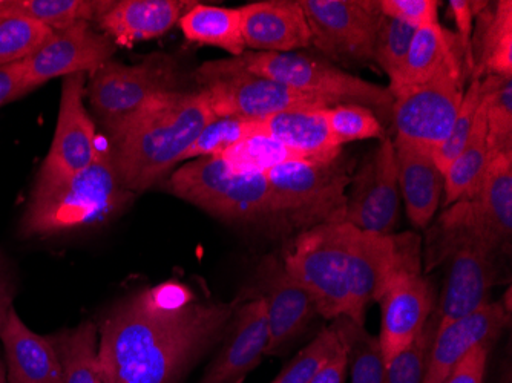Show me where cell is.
Instances as JSON below:
<instances>
[{"label":"cell","instance_id":"41","mask_svg":"<svg viewBox=\"0 0 512 383\" xmlns=\"http://www.w3.org/2000/svg\"><path fill=\"white\" fill-rule=\"evenodd\" d=\"M381 13L401 20L414 28H424L439 23L437 0H379Z\"/></svg>","mask_w":512,"mask_h":383},{"label":"cell","instance_id":"42","mask_svg":"<svg viewBox=\"0 0 512 383\" xmlns=\"http://www.w3.org/2000/svg\"><path fill=\"white\" fill-rule=\"evenodd\" d=\"M486 5L488 2H473V0H451L450 2V13L456 23L457 37H459L465 56H467L470 77L471 71H473V53H471L473 20Z\"/></svg>","mask_w":512,"mask_h":383},{"label":"cell","instance_id":"1","mask_svg":"<svg viewBox=\"0 0 512 383\" xmlns=\"http://www.w3.org/2000/svg\"><path fill=\"white\" fill-rule=\"evenodd\" d=\"M238 302L175 281L126 296L97 325L102 383L180 382L226 336Z\"/></svg>","mask_w":512,"mask_h":383},{"label":"cell","instance_id":"34","mask_svg":"<svg viewBox=\"0 0 512 383\" xmlns=\"http://www.w3.org/2000/svg\"><path fill=\"white\" fill-rule=\"evenodd\" d=\"M54 31L20 16H0V66L23 62L50 42Z\"/></svg>","mask_w":512,"mask_h":383},{"label":"cell","instance_id":"29","mask_svg":"<svg viewBox=\"0 0 512 383\" xmlns=\"http://www.w3.org/2000/svg\"><path fill=\"white\" fill-rule=\"evenodd\" d=\"M50 339L59 354L62 383H102L97 324L82 322Z\"/></svg>","mask_w":512,"mask_h":383},{"label":"cell","instance_id":"39","mask_svg":"<svg viewBox=\"0 0 512 383\" xmlns=\"http://www.w3.org/2000/svg\"><path fill=\"white\" fill-rule=\"evenodd\" d=\"M342 348L341 338L333 325L299 351L270 383H309L312 377Z\"/></svg>","mask_w":512,"mask_h":383},{"label":"cell","instance_id":"45","mask_svg":"<svg viewBox=\"0 0 512 383\" xmlns=\"http://www.w3.org/2000/svg\"><path fill=\"white\" fill-rule=\"evenodd\" d=\"M348 374V357L344 345L341 350L330 359L309 383H345Z\"/></svg>","mask_w":512,"mask_h":383},{"label":"cell","instance_id":"35","mask_svg":"<svg viewBox=\"0 0 512 383\" xmlns=\"http://www.w3.org/2000/svg\"><path fill=\"white\" fill-rule=\"evenodd\" d=\"M417 28L382 14L376 31L373 60L390 77V86L398 83Z\"/></svg>","mask_w":512,"mask_h":383},{"label":"cell","instance_id":"17","mask_svg":"<svg viewBox=\"0 0 512 383\" xmlns=\"http://www.w3.org/2000/svg\"><path fill=\"white\" fill-rule=\"evenodd\" d=\"M270 344L266 304L258 296L238 302L223 347L200 383H241L267 356Z\"/></svg>","mask_w":512,"mask_h":383},{"label":"cell","instance_id":"26","mask_svg":"<svg viewBox=\"0 0 512 383\" xmlns=\"http://www.w3.org/2000/svg\"><path fill=\"white\" fill-rule=\"evenodd\" d=\"M473 71L470 82L485 77H512V2H488L477 14L471 42ZM468 82V83H470Z\"/></svg>","mask_w":512,"mask_h":383},{"label":"cell","instance_id":"36","mask_svg":"<svg viewBox=\"0 0 512 383\" xmlns=\"http://www.w3.org/2000/svg\"><path fill=\"white\" fill-rule=\"evenodd\" d=\"M260 131H263L261 122L238 117H214L184 154L183 161L189 158L218 157L244 138Z\"/></svg>","mask_w":512,"mask_h":383},{"label":"cell","instance_id":"18","mask_svg":"<svg viewBox=\"0 0 512 383\" xmlns=\"http://www.w3.org/2000/svg\"><path fill=\"white\" fill-rule=\"evenodd\" d=\"M476 235L496 252L509 253L512 238V155L494 158L476 195L453 204Z\"/></svg>","mask_w":512,"mask_h":383},{"label":"cell","instance_id":"13","mask_svg":"<svg viewBox=\"0 0 512 383\" xmlns=\"http://www.w3.org/2000/svg\"><path fill=\"white\" fill-rule=\"evenodd\" d=\"M344 221L362 232L393 235L399 218V183L393 141L385 138L350 181Z\"/></svg>","mask_w":512,"mask_h":383},{"label":"cell","instance_id":"8","mask_svg":"<svg viewBox=\"0 0 512 383\" xmlns=\"http://www.w3.org/2000/svg\"><path fill=\"white\" fill-rule=\"evenodd\" d=\"M243 65L256 76L275 80L304 94L316 95L330 105L355 103L367 106L384 120H391L393 95L390 89L359 79L332 63L302 53H244Z\"/></svg>","mask_w":512,"mask_h":383},{"label":"cell","instance_id":"2","mask_svg":"<svg viewBox=\"0 0 512 383\" xmlns=\"http://www.w3.org/2000/svg\"><path fill=\"white\" fill-rule=\"evenodd\" d=\"M287 273L315 301L322 318L365 324L394 273L422 264L421 238L414 233L376 235L347 223L302 230L283 253Z\"/></svg>","mask_w":512,"mask_h":383},{"label":"cell","instance_id":"23","mask_svg":"<svg viewBox=\"0 0 512 383\" xmlns=\"http://www.w3.org/2000/svg\"><path fill=\"white\" fill-rule=\"evenodd\" d=\"M8 383H62V365L50 338L34 333L11 310L0 328Z\"/></svg>","mask_w":512,"mask_h":383},{"label":"cell","instance_id":"24","mask_svg":"<svg viewBox=\"0 0 512 383\" xmlns=\"http://www.w3.org/2000/svg\"><path fill=\"white\" fill-rule=\"evenodd\" d=\"M399 192L411 224L425 229L433 220L444 194L445 175L431 152L394 138Z\"/></svg>","mask_w":512,"mask_h":383},{"label":"cell","instance_id":"15","mask_svg":"<svg viewBox=\"0 0 512 383\" xmlns=\"http://www.w3.org/2000/svg\"><path fill=\"white\" fill-rule=\"evenodd\" d=\"M422 264L394 273L379 298L381 345L385 365L421 333L433 315L434 296L430 281L422 275Z\"/></svg>","mask_w":512,"mask_h":383},{"label":"cell","instance_id":"21","mask_svg":"<svg viewBox=\"0 0 512 383\" xmlns=\"http://www.w3.org/2000/svg\"><path fill=\"white\" fill-rule=\"evenodd\" d=\"M195 4L188 0H106L94 23L115 46H132L165 36Z\"/></svg>","mask_w":512,"mask_h":383},{"label":"cell","instance_id":"10","mask_svg":"<svg viewBox=\"0 0 512 383\" xmlns=\"http://www.w3.org/2000/svg\"><path fill=\"white\" fill-rule=\"evenodd\" d=\"M467 82L454 77H437L430 82L405 86L391 92V120L396 140L433 152L453 128Z\"/></svg>","mask_w":512,"mask_h":383},{"label":"cell","instance_id":"47","mask_svg":"<svg viewBox=\"0 0 512 383\" xmlns=\"http://www.w3.org/2000/svg\"><path fill=\"white\" fill-rule=\"evenodd\" d=\"M0 383H8L7 365L2 356H0Z\"/></svg>","mask_w":512,"mask_h":383},{"label":"cell","instance_id":"28","mask_svg":"<svg viewBox=\"0 0 512 383\" xmlns=\"http://www.w3.org/2000/svg\"><path fill=\"white\" fill-rule=\"evenodd\" d=\"M178 25L189 42L215 46L232 57L246 53L240 8L195 4L181 17Z\"/></svg>","mask_w":512,"mask_h":383},{"label":"cell","instance_id":"14","mask_svg":"<svg viewBox=\"0 0 512 383\" xmlns=\"http://www.w3.org/2000/svg\"><path fill=\"white\" fill-rule=\"evenodd\" d=\"M250 292L249 298L258 296L266 304L270 331L267 356L283 354L318 315L310 293L287 273L283 259L276 256L261 259Z\"/></svg>","mask_w":512,"mask_h":383},{"label":"cell","instance_id":"19","mask_svg":"<svg viewBox=\"0 0 512 383\" xmlns=\"http://www.w3.org/2000/svg\"><path fill=\"white\" fill-rule=\"evenodd\" d=\"M509 318L511 310L503 301L488 302L471 315L437 328L424 383H444L450 371L474 348L491 350L509 324Z\"/></svg>","mask_w":512,"mask_h":383},{"label":"cell","instance_id":"25","mask_svg":"<svg viewBox=\"0 0 512 383\" xmlns=\"http://www.w3.org/2000/svg\"><path fill=\"white\" fill-rule=\"evenodd\" d=\"M327 108L290 109L261 122L263 131L304 160L332 161L342 154L330 132Z\"/></svg>","mask_w":512,"mask_h":383},{"label":"cell","instance_id":"40","mask_svg":"<svg viewBox=\"0 0 512 383\" xmlns=\"http://www.w3.org/2000/svg\"><path fill=\"white\" fill-rule=\"evenodd\" d=\"M483 99L482 80H473L468 83L465 94H463L462 105H460L459 114L454 120L453 128L447 140L431 152V157L436 161L440 171H447L448 166L453 163L454 158L462 152L467 145L468 138L473 132L474 122H476L477 111Z\"/></svg>","mask_w":512,"mask_h":383},{"label":"cell","instance_id":"7","mask_svg":"<svg viewBox=\"0 0 512 383\" xmlns=\"http://www.w3.org/2000/svg\"><path fill=\"white\" fill-rule=\"evenodd\" d=\"M195 80L215 117H238L264 122L290 109L330 108L327 100L296 91L275 80L256 76L240 57L212 60L195 71Z\"/></svg>","mask_w":512,"mask_h":383},{"label":"cell","instance_id":"9","mask_svg":"<svg viewBox=\"0 0 512 383\" xmlns=\"http://www.w3.org/2000/svg\"><path fill=\"white\" fill-rule=\"evenodd\" d=\"M178 71L168 56H155L137 65L111 62L88 74L86 95L109 135L142 114L161 95L178 91Z\"/></svg>","mask_w":512,"mask_h":383},{"label":"cell","instance_id":"33","mask_svg":"<svg viewBox=\"0 0 512 383\" xmlns=\"http://www.w3.org/2000/svg\"><path fill=\"white\" fill-rule=\"evenodd\" d=\"M486 91V143L490 163L512 155V80L490 76L482 79Z\"/></svg>","mask_w":512,"mask_h":383},{"label":"cell","instance_id":"3","mask_svg":"<svg viewBox=\"0 0 512 383\" xmlns=\"http://www.w3.org/2000/svg\"><path fill=\"white\" fill-rule=\"evenodd\" d=\"M214 117L200 89L158 97L111 135L108 154L123 186L132 194L155 186L183 163L184 154Z\"/></svg>","mask_w":512,"mask_h":383},{"label":"cell","instance_id":"16","mask_svg":"<svg viewBox=\"0 0 512 383\" xmlns=\"http://www.w3.org/2000/svg\"><path fill=\"white\" fill-rule=\"evenodd\" d=\"M115 50V43L85 20L54 31L42 50L23 60L28 89L34 91L57 77L94 73L111 60Z\"/></svg>","mask_w":512,"mask_h":383},{"label":"cell","instance_id":"32","mask_svg":"<svg viewBox=\"0 0 512 383\" xmlns=\"http://www.w3.org/2000/svg\"><path fill=\"white\" fill-rule=\"evenodd\" d=\"M218 157L237 174H266L273 167L289 161L304 160L264 131L244 138Z\"/></svg>","mask_w":512,"mask_h":383},{"label":"cell","instance_id":"5","mask_svg":"<svg viewBox=\"0 0 512 383\" xmlns=\"http://www.w3.org/2000/svg\"><path fill=\"white\" fill-rule=\"evenodd\" d=\"M166 189L227 223H266L281 229L264 174H237L221 157L183 164L171 175Z\"/></svg>","mask_w":512,"mask_h":383},{"label":"cell","instance_id":"27","mask_svg":"<svg viewBox=\"0 0 512 383\" xmlns=\"http://www.w3.org/2000/svg\"><path fill=\"white\" fill-rule=\"evenodd\" d=\"M483 99L477 111L473 132L467 145L445 171V206H453L462 200H470L476 195L490 164L488 143H486V91L483 86Z\"/></svg>","mask_w":512,"mask_h":383},{"label":"cell","instance_id":"31","mask_svg":"<svg viewBox=\"0 0 512 383\" xmlns=\"http://www.w3.org/2000/svg\"><path fill=\"white\" fill-rule=\"evenodd\" d=\"M332 325L347 351L352 383H387V368L378 338L368 333L364 325L344 316L335 319Z\"/></svg>","mask_w":512,"mask_h":383},{"label":"cell","instance_id":"20","mask_svg":"<svg viewBox=\"0 0 512 383\" xmlns=\"http://www.w3.org/2000/svg\"><path fill=\"white\" fill-rule=\"evenodd\" d=\"M246 48L258 53H295L312 45L306 14L295 0H264L240 7Z\"/></svg>","mask_w":512,"mask_h":383},{"label":"cell","instance_id":"12","mask_svg":"<svg viewBox=\"0 0 512 383\" xmlns=\"http://www.w3.org/2000/svg\"><path fill=\"white\" fill-rule=\"evenodd\" d=\"M88 74L63 77L56 134L36 184L57 183L79 174L99 157L96 125L85 108Z\"/></svg>","mask_w":512,"mask_h":383},{"label":"cell","instance_id":"11","mask_svg":"<svg viewBox=\"0 0 512 383\" xmlns=\"http://www.w3.org/2000/svg\"><path fill=\"white\" fill-rule=\"evenodd\" d=\"M312 33V45L339 62L373 59L381 20L379 0H299Z\"/></svg>","mask_w":512,"mask_h":383},{"label":"cell","instance_id":"43","mask_svg":"<svg viewBox=\"0 0 512 383\" xmlns=\"http://www.w3.org/2000/svg\"><path fill=\"white\" fill-rule=\"evenodd\" d=\"M490 348L477 347L450 371L444 383H483Z\"/></svg>","mask_w":512,"mask_h":383},{"label":"cell","instance_id":"22","mask_svg":"<svg viewBox=\"0 0 512 383\" xmlns=\"http://www.w3.org/2000/svg\"><path fill=\"white\" fill-rule=\"evenodd\" d=\"M437 77H454L470 82V68L462 43L456 33L442 27L440 22L417 28L401 79L388 89L393 92Z\"/></svg>","mask_w":512,"mask_h":383},{"label":"cell","instance_id":"4","mask_svg":"<svg viewBox=\"0 0 512 383\" xmlns=\"http://www.w3.org/2000/svg\"><path fill=\"white\" fill-rule=\"evenodd\" d=\"M134 194L115 171L108 152H100L79 174L50 184H34L20 220L23 238H50L102 226L123 212Z\"/></svg>","mask_w":512,"mask_h":383},{"label":"cell","instance_id":"6","mask_svg":"<svg viewBox=\"0 0 512 383\" xmlns=\"http://www.w3.org/2000/svg\"><path fill=\"white\" fill-rule=\"evenodd\" d=\"M272 189L276 217L283 230H307L344 221L345 190L352 164L339 155L332 161L293 160L264 174Z\"/></svg>","mask_w":512,"mask_h":383},{"label":"cell","instance_id":"44","mask_svg":"<svg viewBox=\"0 0 512 383\" xmlns=\"http://www.w3.org/2000/svg\"><path fill=\"white\" fill-rule=\"evenodd\" d=\"M30 94L23 62L0 66V108Z\"/></svg>","mask_w":512,"mask_h":383},{"label":"cell","instance_id":"37","mask_svg":"<svg viewBox=\"0 0 512 383\" xmlns=\"http://www.w3.org/2000/svg\"><path fill=\"white\" fill-rule=\"evenodd\" d=\"M325 115H327L333 138L342 148L353 141L373 140V138L384 141L387 138L379 115L367 106L342 103V105L325 109Z\"/></svg>","mask_w":512,"mask_h":383},{"label":"cell","instance_id":"38","mask_svg":"<svg viewBox=\"0 0 512 383\" xmlns=\"http://www.w3.org/2000/svg\"><path fill=\"white\" fill-rule=\"evenodd\" d=\"M437 325L439 316L433 313L416 339L385 365L387 383H424Z\"/></svg>","mask_w":512,"mask_h":383},{"label":"cell","instance_id":"30","mask_svg":"<svg viewBox=\"0 0 512 383\" xmlns=\"http://www.w3.org/2000/svg\"><path fill=\"white\" fill-rule=\"evenodd\" d=\"M106 0H0V16H20L53 31L77 22H94Z\"/></svg>","mask_w":512,"mask_h":383},{"label":"cell","instance_id":"46","mask_svg":"<svg viewBox=\"0 0 512 383\" xmlns=\"http://www.w3.org/2000/svg\"><path fill=\"white\" fill-rule=\"evenodd\" d=\"M14 284L8 272L7 261L0 252V328L4 327L14 308Z\"/></svg>","mask_w":512,"mask_h":383}]
</instances>
